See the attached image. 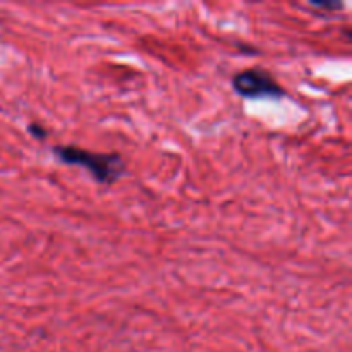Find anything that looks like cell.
Wrapping results in <instances>:
<instances>
[{"mask_svg": "<svg viewBox=\"0 0 352 352\" xmlns=\"http://www.w3.org/2000/svg\"><path fill=\"white\" fill-rule=\"evenodd\" d=\"M52 155L55 160L69 167L85 168L93 181L102 186H112L119 182L127 172V165L122 155L112 151V153H98L89 151L85 148L74 146V144H57L52 148Z\"/></svg>", "mask_w": 352, "mask_h": 352, "instance_id": "obj_1", "label": "cell"}, {"mask_svg": "<svg viewBox=\"0 0 352 352\" xmlns=\"http://www.w3.org/2000/svg\"><path fill=\"white\" fill-rule=\"evenodd\" d=\"M232 89L246 100H282L287 95L277 79L263 67H250L234 74Z\"/></svg>", "mask_w": 352, "mask_h": 352, "instance_id": "obj_2", "label": "cell"}, {"mask_svg": "<svg viewBox=\"0 0 352 352\" xmlns=\"http://www.w3.org/2000/svg\"><path fill=\"white\" fill-rule=\"evenodd\" d=\"M309 6L318 10H327V12H337L346 7V3L339 0H309Z\"/></svg>", "mask_w": 352, "mask_h": 352, "instance_id": "obj_3", "label": "cell"}, {"mask_svg": "<svg viewBox=\"0 0 352 352\" xmlns=\"http://www.w3.org/2000/svg\"><path fill=\"white\" fill-rule=\"evenodd\" d=\"M28 133L31 134V136L34 138V140H40V141H43L45 138H47V129H45L43 126H40V124H36V122H33V124H30V126H28Z\"/></svg>", "mask_w": 352, "mask_h": 352, "instance_id": "obj_4", "label": "cell"}]
</instances>
